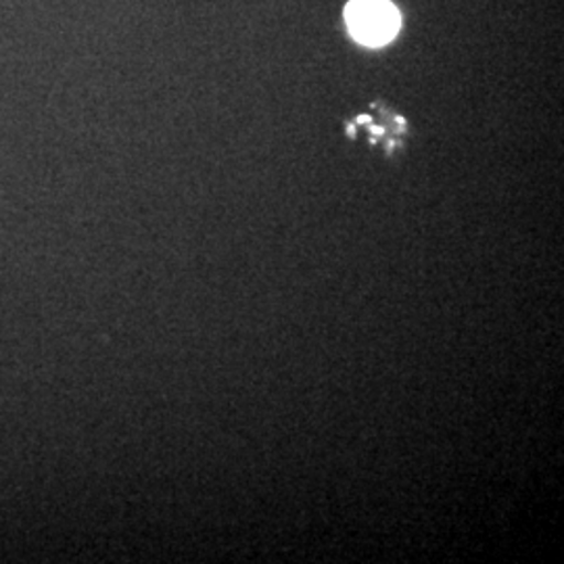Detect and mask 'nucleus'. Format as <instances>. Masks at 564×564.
I'll list each match as a JSON object with an SVG mask.
<instances>
[{"mask_svg":"<svg viewBox=\"0 0 564 564\" xmlns=\"http://www.w3.org/2000/svg\"><path fill=\"white\" fill-rule=\"evenodd\" d=\"M345 20L351 36L366 46H383L400 30V13L389 0H351Z\"/></svg>","mask_w":564,"mask_h":564,"instance_id":"f257e3e1","label":"nucleus"}]
</instances>
